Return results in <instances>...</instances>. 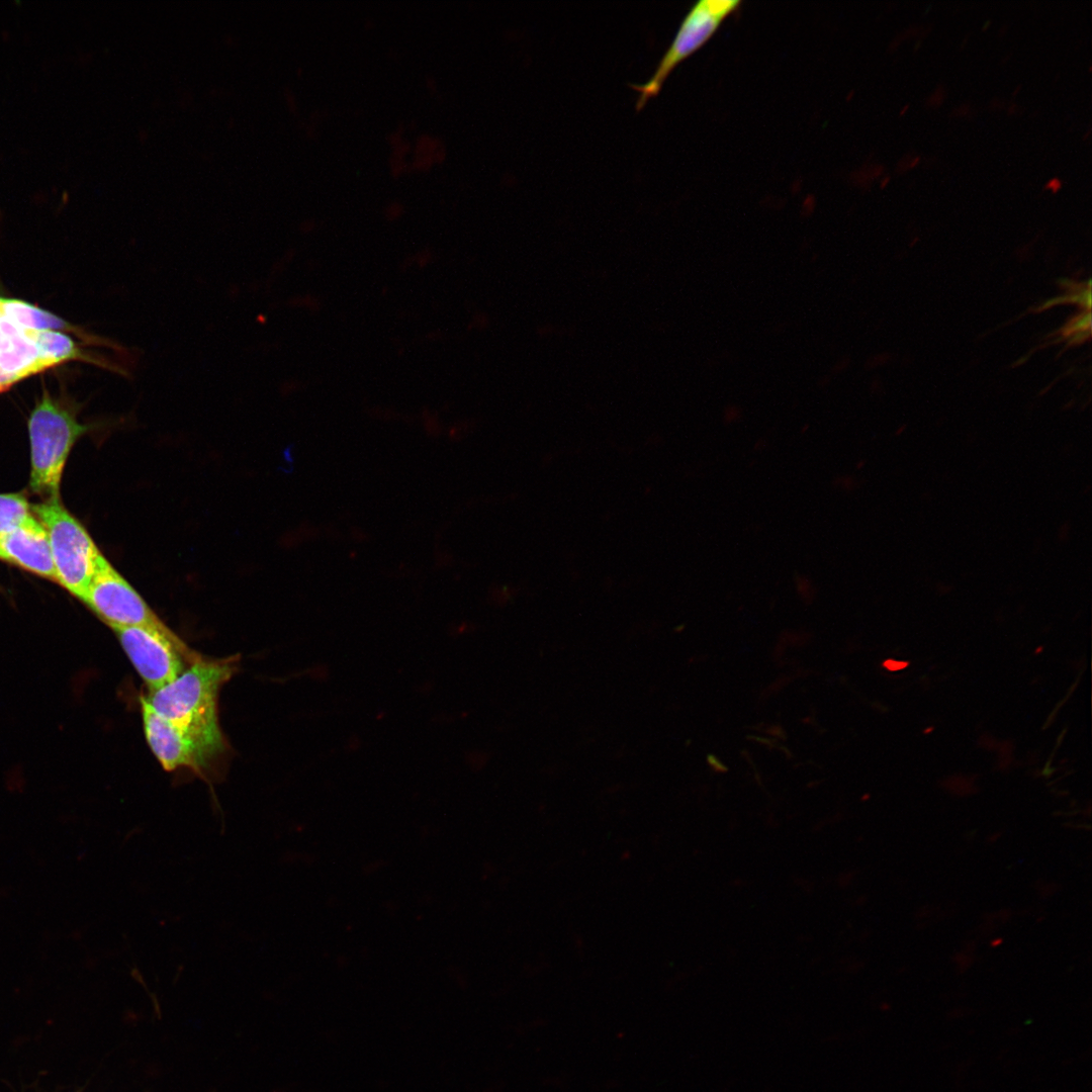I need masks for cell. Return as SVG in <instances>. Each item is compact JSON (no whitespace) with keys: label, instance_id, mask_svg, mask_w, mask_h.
<instances>
[{"label":"cell","instance_id":"14","mask_svg":"<svg viewBox=\"0 0 1092 1092\" xmlns=\"http://www.w3.org/2000/svg\"><path fill=\"white\" fill-rule=\"evenodd\" d=\"M795 585L799 596L808 603L814 599L816 589L812 580L805 574L795 575Z\"/></svg>","mask_w":1092,"mask_h":1092},{"label":"cell","instance_id":"28","mask_svg":"<svg viewBox=\"0 0 1092 1092\" xmlns=\"http://www.w3.org/2000/svg\"><path fill=\"white\" fill-rule=\"evenodd\" d=\"M2 316H3V311H2V298L0 297V318H1Z\"/></svg>","mask_w":1092,"mask_h":1092},{"label":"cell","instance_id":"15","mask_svg":"<svg viewBox=\"0 0 1092 1092\" xmlns=\"http://www.w3.org/2000/svg\"><path fill=\"white\" fill-rule=\"evenodd\" d=\"M388 170L393 178H398L411 171L410 160L388 156Z\"/></svg>","mask_w":1092,"mask_h":1092},{"label":"cell","instance_id":"22","mask_svg":"<svg viewBox=\"0 0 1092 1092\" xmlns=\"http://www.w3.org/2000/svg\"><path fill=\"white\" fill-rule=\"evenodd\" d=\"M15 383H16L15 380L12 377H10L9 375H7L0 368V392L9 389Z\"/></svg>","mask_w":1092,"mask_h":1092},{"label":"cell","instance_id":"20","mask_svg":"<svg viewBox=\"0 0 1092 1092\" xmlns=\"http://www.w3.org/2000/svg\"><path fill=\"white\" fill-rule=\"evenodd\" d=\"M740 411L736 406H728L724 412V421L728 424L734 423L740 418Z\"/></svg>","mask_w":1092,"mask_h":1092},{"label":"cell","instance_id":"21","mask_svg":"<svg viewBox=\"0 0 1092 1092\" xmlns=\"http://www.w3.org/2000/svg\"><path fill=\"white\" fill-rule=\"evenodd\" d=\"M908 664L909 663L905 662V661H897V660H894V659H888V660L884 661L883 666L885 668H887L888 670H890V671H897V670L904 669L905 667L908 666Z\"/></svg>","mask_w":1092,"mask_h":1092},{"label":"cell","instance_id":"11","mask_svg":"<svg viewBox=\"0 0 1092 1092\" xmlns=\"http://www.w3.org/2000/svg\"><path fill=\"white\" fill-rule=\"evenodd\" d=\"M2 311L9 322L21 330H72L58 315L15 298H2Z\"/></svg>","mask_w":1092,"mask_h":1092},{"label":"cell","instance_id":"6","mask_svg":"<svg viewBox=\"0 0 1092 1092\" xmlns=\"http://www.w3.org/2000/svg\"><path fill=\"white\" fill-rule=\"evenodd\" d=\"M739 4V0H702L690 9L651 78L645 84L632 85L639 93L637 110L659 93L674 68L704 46Z\"/></svg>","mask_w":1092,"mask_h":1092},{"label":"cell","instance_id":"18","mask_svg":"<svg viewBox=\"0 0 1092 1092\" xmlns=\"http://www.w3.org/2000/svg\"><path fill=\"white\" fill-rule=\"evenodd\" d=\"M406 131L405 122L399 121L396 125L387 133L386 141L391 147L399 144L405 139L404 133Z\"/></svg>","mask_w":1092,"mask_h":1092},{"label":"cell","instance_id":"25","mask_svg":"<svg viewBox=\"0 0 1092 1092\" xmlns=\"http://www.w3.org/2000/svg\"><path fill=\"white\" fill-rule=\"evenodd\" d=\"M1061 187V182L1058 179H1053L1046 184V188L1057 191Z\"/></svg>","mask_w":1092,"mask_h":1092},{"label":"cell","instance_id":"13","mask_svg":"<svg viewBox=\"0 0 1092 1092\" xmlns=\"http://www.w3.org/2000/svg\"><path fill=\"white\" fill-rule=\"evenodd\" d=\"M444 142L441 136L431 132L423 131L419 133L412 142L411 171L428 172L435 165L434 155L436 150Z\"/></svg>","mask_w":1092,"mask_h":1092},{"label":"cell","instance_id":"2","mask_svg":"<svg viewBox=\"0 0 1092 1092\" xmlns=\"http://www.w3.org/2000/svg\"><path fill=\"white\" fill-rule=\"evenodd\" d=\"M30 442L29 488L44 500L59 496L68 456L76 441L88 431L75 415L43 390L28 419Z\"/></svg>","mask_w":1092,"mask_h":1092},{"label":"cell","instance_id":"4","mask_svg":"<svg viewBox=\"0 0 1092 1092\" xmlns=\"http://www.w3.org/2000/svg\"><path fill=\"white\" fill-rule=\"evenodd\" d=\"M113 631L149 692L169 684L201 658L176 634L168 635L148 627H122Z\"/></svg>","mask_w":1092,"mask_h":1092},{"label":"cell","instance_id":"10","mask_svg":"<svg viewBox=\"0 0 1092 1092\" xmlns=\"http://www.w3.org/2000/svg\"><path fill=\"white\" fill-rule=\"evenodd\" d=\"M24 334L34 343L40 356L51 367L70 360L89 361L108 367L95 357L85 354L70 336L62 332L24 330Z\"/></svg>","mask_w":1092,"mask_h":1092},{"label":"cell","instance_id":"3","mask_svg":"<svg viewBox=\"0 0 1092 1092\" xmlns=\"http://www.w3.org/2000/svg\"><path fill=\"white\" fill-rule=\"evenodd\" d=\"M31 511L47 531L56 581L81 600L103 554L60 497L33 505Z\"/></svg>","mask_w":1092,"mask_h":1092},{"label":"cell","instance_id":"1","mask_svg":"<svg viewBox=\"0 0 1092 1092\" xmlns=\"http://www.w3.org/2000/svg\"><path fill=\"white\" fill-rule=\"evenodd\" d=\"M238 657L200 658L175 679L141 697L157 715L175 726L208 739L223 741L218 724L220 688L232 677Z\"/></svg>","mask_w":1092,"mask_h":1092},{"label":"cell","instance_id":"5","mask_svg":"<svg viewBox=\"0 0 1092 1092\" xmlns=\"http://www.w3.org/2000/svg\"><path fill=\"white\" fill-rule=\"evenodd\" d=\"M81 600L112 629L148 627L175 634L103 555Z\"/></svg>","mask_w":1092,"mask_h":1092},{"label":"cell","instance_id":"19","mask_svg":"<svg viewBox=\"0 0 1092 1092\" xmlns=\"http://www.w3.org/2000/svg\"><path fill=\"white\" fill-rule=\"evenodd\" d=\"M403 209H404L403 204L399 200L395 199V200L389 201L387 203V205H386V207L384 209V212H385V215L388 218L394 219V218L398 217L399 215H401V213L403 212Z\"/></svg>","mask_w":1092,"mask_h":1092},{"label":"cell","instance_id":"16","mask_svg":"<svg viewBox=\"0 0 1092 1092\" xmlns=\"http://www.w3.org/2000/svg\"><path fill=\"white\" fill-rule=\"evenodd\" d=\"M1090 324H1091V314H1090V312H1086V313L1082 314L1081 316L1075 318L1069 325L1067 333L1077 334V333H1081V332H1089L1090 331Z\"/></svg>","mask_w":1092,"mask_h":1092},{"label":"cell","instance_id":"7","mask_svg":"<svg viewBox=\"0 0 1092 1092\" xmlns=\"http://www.w3.org/2000/svg\"><path fill=\"white\" fill-rule=\"evenodd\" d=\"M146 739L166 770L186 766L207 768L223 750L224 742L183 730L157 715L141 700Z\"/></svg>","mask_w":1092,"mask_h":1092},{"label":"cell","instance_id":"23","mask_svg":"<svg viewBox=\"0 0 1092 1092\" xmlns=\"http://www.w3.org/2000/svg\"><path fill=\"white\" fill-rule=\"evenodd\" d=\"M425 87L430 93H432V94L437 93V91H438L437 78L432 74H428L425 77Z\"/></svg>","mask_w":1092,"mask_h":1092},{"label":"cell","instance_id":"17","mask_svg":"<svg viewBox=\"0 0 1092 1092\" xmlns=\"http://www.w3.org/2000/svg\"><path fill=\"white\" fill-rule=\"evenodd\" d=\"M412 142L405 138L399 144L390 148L389 156L398 159L410 160L408 156L412 154Z\"/></svg>","mask_w":1092,"mask_h":1092},{"label":"cell","instance_id":"12","mask_svg":"<svg viewBox=\"0 0 1092 1092\" xmlns=\"http://www.w3.org/2000/svg\"><path fill=\"white\" fill-rule=\"evenodd\" d=\"M31 506L21 493L0 494V536L22 525L32 516Z\"/></svg>","mask_w":1092,"mask_h":1092},{"label":"cell","instance_id":"24","mask_svg":"<svg viewBox=\"0 0 1092 1092\" xmlns=\"http://www.w3.org/2000/svg\"><path fill=\"white\" fill-rule=\"evenodd\" d=\"M708 762L710 763V765L714 769H716L718 771H726L727 770V767L720 760H718L715 757V755H713V754L708 755Z\"/></svg>","mask_w":1092,"mask_h":1092},{"label":"cell","instance_id":"9","mask_svg":"<svg viewBox=\"0 0 1092 1092\" xmlns=\"http://www.w3.org/2000/svg\"><path fill=\"white\" fill-rule=\"evenodd\" d=\"M0 368L18 382L51 368V365L40 356L34 343L22 330L7 338L5 346L0 349Z\"/></svg>","mask_w":1092,"mask_h":1092},{"label":"cell","instance_id":"27","mask_svg":"<svg viewBox=\"0 0 1092 1092\" xmlns=\"http://www.w3.org/2000/svg\"><path fill=\"white\" fill-rule=\"evenodd\" d=\"M364 26H365L366 28H371V27L373 26V21H372V19H366V20L364 21Z\"/></svg>","mask_w":1092,"mask_h":1092},{"label":"cell","instance_id":"8","mask_svg":"<svg viewBox=\"0 0 1092 1092\" xmlns=\"http://www.w3.org/2000/svg\"><path fill=\"white\" fill-rule=\"evenodd\" d=\"M0 559L56 581L49 537L34 515L18 528L0 536Z\"/></svg>","mask_w":1092,"mask_h":1092},{"label":"cell","instance_id":"26","mask_svg":"<svg viewBox=\"0 0 1092 1092\" xmlns=\"http://www.w3.org/2000/svg\"><path fill=\"white\" fill-rule=\"evenodd\" d=\"M405 127L406 129L413 130V128L417 127V121L413 119L408 120L407 122H405Z\"/></svg>","mask_w":1092,"mask_h":1092}]
</instances>
